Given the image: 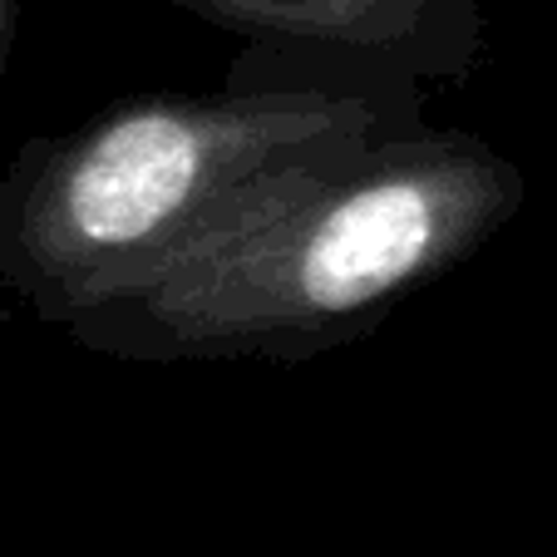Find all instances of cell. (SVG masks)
Returning a JSON list of instances; mask_svg holds the SVG:
<instances>
[{
  "label": "cell",
  "instance_id": "cell-3",
  "mask_svg": "<svg viewBox=\"0 0 557 557\" xmlns=\"http://www.w3.org/2000/svg\"><path fill=\"white\" fill-rule=\"evenodd\" d=\"M243 45H292L366 60L424 89L469 85L484 64V0H173Z\"/></svg>",
  "mask_w": 557,
  "mask_h": 557
},
{
  "label": "cell",
  "instance_id": "cell-1",
  "mask_svg": "<svg viewBox=\"0 0 557 557\" xmlns=\"http://www.w3.org/2000/svg\"><path fill=\"white\" fill-rule=\"evenodd\" d=\"M420 79L292 45H243L218 89L134 95L25 138L0 173V286L45 326L227 227L272 183L424 124Z\"/></svg>",
  "mask_w": 557,
  "mask_h": 557
},
{
  "label": "cell",
  "instance_id": "cell-2",
  "mask_svg": "<svg viewBox=\"0 0 557 557\" xmlns=\"http://www.w3.org/2000/svg\"><path fill=\"white\" fill-rule=\"evenodd\" d=\"M528 178L469 128H420L272 183L64 336L138 366H306L370 336L523 212Z\"/></svg>",
  "mask_w": 557,
  "mask_h": 557
},
{
  "label": "cell",
  "instance_id": "cell-4",
  "mask_svg": "<svg viewBox=\"0 0 557 557\" xmlns=\"http://www.w3.org/2000/svg\"><path fill=\"white\" fill-rule=\"evenodd\" d=\"M15 30H21V0H0V70L15 50Z\"/></svg>",
  "mask_w": 557,
  "mask_h": 557
}]
</instances>
